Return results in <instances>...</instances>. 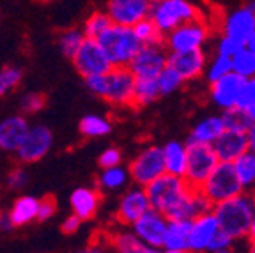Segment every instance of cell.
<instances>
[{
    "label": "cell",
    "mask_w": 255,
    "mask_h": 253,
    "mask_svg": "<svg viewBox=\"0 0 255 253\" xmlns=\"http://www.w3.org/2000/svg\"><path fill=\"white\" fill-rule=\"evenodd\" d=\"M236 107L243 108L248 114H255V76L245 80L243 89H241V94H239L238 105H236Z\"/></svg>",
    "instance_id": "ab89813d"
},
{
    "label": "cell",
    "mask_w": 255,
    "mask_h": 253,
    "mask_svg": "<svg viewBox=\"0 0 255 253\" xmlns=\"http://www.w3.org/2000/svg\"><path fill=\"white\" fill-rule=\"evenodd\" d=\"M96 41L100 43L112 66H128L143 46L131 27L116 23H112Z\"/></svg>",
    "instance_id": "3957f363"
},
{
    "label": "cell",
    "mask_w": 255,
    "mask_h": 253,
    "mask_svg": "<svg viewBox=\"0 0 255 253\" xmlns=\"http://www.w3.org/2000/svg\"><path fill=\"white\" fill-rule=\"evenodd\" d=\"M161 98L156 78H136L135 92H133V107L143 108L152 105Z\"/></svg>",
    "instance_id": "f1b7e54d"
},
{
    "label": "cell",
    "mask_w": 255,
    "mask_h": 253,
    "mask_svg": "<svg viewBox=\"0 0 255 253\" xmlns=\"http://www.w3.org/2000/svg\"><path fill=\"white\" fill-rule=\"evenodd\" d=\"M234 172L238 175V181L245 191H252L255 186V152L250 149L245 150L243 154L232 161Z\"/></svg>",
    "instance_id": "83f0119b"
},
{
    "label": "cell",
    "mask_w": 255,
    "mask_h": 253,
    "mask_svg": "<svg viewBox=\"0 0 255 253\" xmlns=\"http://www.w3.org/2000/svg\"><path fill=\"white\" fill-rule=\"evenodd\" d=\"M232 245H234V239H232L231 236H227L225 232H222V230H218L216 236L213 238V241L209 243L207 253H213V252H216V250H223V248H232Z\"/></svg>",
    "instance_id": "bcb514c9"
},
{
    "label": "cell",
    "mask_w": 255,
    "mask_h": 253,
    "mask_svg": "<svg viewBox=\"0 0 255 253\" xmlns=\"http://www.w3.org/2000/svg\"><path fill=\"white\" fill-rule=\"evenodd\" d=\"M250 131H255V114H252V129Z\"/></svg>",
    "instance_id": "11a10c76"
},
{
    "label": "cell",
    "mask_w": 255,
    "mask_h": 253,
    "mask_svg": "<svg viewBox=\"0 0 255 253\" xmlns=\"http://www.w3.org/2000/svg\"><path fill=\"white\" fill-rule=\"evenodd\" d=\"M44 105H46V96L41 92H27L20 101V108L23 114H37L43 110Z\"/></svg>",
    "instance_id": "60d3db41"
},
{
    "label": "cell",
    "mask_w": 255,
    "mask_h": 253,
    "mask_svg": "<svg viewBox=\"0 0 255 253\" xmlns=\"http://www.w3.org/2000/svg\"><path fill=\"white\" fill-rule=\"evenodd\" d=\"M53 145V133L48 126L36 124L28 127L23 142L14 150L16 159L20 163H37L50 152Z\"/></svg>",
    "instance_id": "30bf717a"
},
{
    "label": "cell",
    "mask_w": 255,
    "mask_h": 253,
    "mask_svg": "<svg viewBox=\"0 0 255 253\" xmlns=\"http://www.w3.org/2000/svg\"><path fill=\"white\" fill-rule=\"evenodd\" d=\"M186 170H184L183 177L186 179L191 188L199 190L202 182L207 179V175L218 165L220 159L216 158L213 145H206V143L186 142Z\"/></svg>",
    "instance_id": "52a82bcc"
},
{
    "label": "cell",
    "mask_w": 255,
    "mask_h": 253,
    "mask_svg": "<svg viewBox=\"0 0 255 253\" xmlns=\"http://www.w3.org/2000/svg\"><path fill=\"white\" fill-rule=\"evenodd\" d=\"M255 28V0H248L243 7L229 12L223 18L222 36L229 37L239 46H245Z\"/></svg>",
    "instance_id": "7c38bea8"
},
{
    "label": "cell",
    "mask_w": 255,
    "mask_h": 253,
    "mask_svg": "<svg viewBox=\"0 0 255 253\" xmlns=\"http://www.w3.org/2000/svg\"><path fill=\"white\" fill-rule=\"evenodd\" d=\"M239 48H243V46H239L238 43H234L232 39H229V37H225V36L220 34L218 41H216L215 53H218V55H225V57H232L236 52H238Z\"/></svg>",
    "instance_id": "f6af8a7d"
},
{
    "label": "cell",
    "mask_w": 255,
    "mask_h": 253,
    "mask_svg": "<svg viewBox=\"0 0 255 253\" xmlns=\"http://www.w3.org/2000/svg\"><path fill=\"white\" fill-rule=\"evenodd\" d=\"M252 195H254V197H255V186H254V190H252Z\"/></svg>",
    "instance_id": "680465c9"
},
{
    "label": "cell",
    "mask_w": 255,
    "mask_h": 253,
    "mask_svg": "<svg viewBox=\"0 0 255 253\" xmlns=\"http://www.w3.org/2000/svg\"><path fill=\"white\" fill-rule=\"evenodd\" d=\"M243 83H245L243 76H239L234 71H231L225 76H222V78H218L216 82L209 83V98L222 110L234 108L238 105Z\"/></svg>",
    "instance_id": "d6986e66"
},
{
    "label": "cell",
    "mask_w": 255,
    "mask_h": 253,
    "mask_svg": "<svg viewBox=\"0 0 255 253\" xmlns=\"http://www.w3.org/2000/svg\"><path fill=\"white\" fill-rule=\"evenodd\" d=\"M149 18L163 34H168L179 25L200 18V11L188 0H151Z\"/></svg>",
    "instance_id": "277c9868"
},
{
    "label": "cell",
    "mask_w": 255,
    "mask_h": 253,
    "mask_svg": "<svg viewBox=\"0 0 255 253\" xmlns=\"http://www.w3.org/2000/svg\"><path fill=\"white\" fill-rule=\"evenodd\" d=\"M135 76L128 66H112L105 73V96L103 99L114 107H133Z\"/></svg>",
    "instance_id": "ba28073f"
},
{
    "label": "cell",
    "mask_w": 255,
    "mask_h": 253,
    "mask_svg": "<svg viewBox=\"0 0 255 253\" xmlns=\"http://www.w3.org/2000/svg\"><path fill=\"white\" fill-rule=\"evenodd\" d=\"M78 131L82 136L85 138H100V136H105L112 131V123L105 117H100V115H85L84 119L80 121L78 124Z\"/></svg>",
    "instance_id": "f546056e"
},
{
    "label": "cell",
    "mask_w": 255,
    "mask_h": 253,
    "mask_svg": "<svg viewBox=\"0 0 255 253\" xmlns=\"http://www.w3.org/2000/svg\"><path fill=\"white\" fill-rule=\"evenodd\" d=\"M213 253H232V248H223V250H216Z\"/></svg>",
    "instance_id": "db71d44e"
},
{
    "label": "cell",
    "mask_w": 255,
    "mask_h": 253,
    "mask_svg": "<svg viewBox=\"0 0 255 253\" xmlns=\"http://www.w3.org/2000/svg\"><path fill=\"white\" fill-rule=\"evenodd\" d=\"M213 214L218 220L220 230L234 241L248 238L255 214V197L252 191H241L236 197L213 206Z\"/></svg>",
    "instance_id": "7a4b0ae2"
},
{
    "label": "cell",
    "mask_w": 255,
    "mask_h": 253,
    "mask_svg": "<svg viewBox=\"0 0 255 253\" xmlns=\"http://www.w3.org/2000/svg\"><path fill=\"white\" fill-rule=\"evenodd\" d=\"M232 71V64H231V57H225V55H218L215 53L209 62L206 64V69H204V75H206L207 82L213 83L216 82L218 78L225 76L227 73Z\"/></svg>",
    "instance_id": "f35d334b"
},
{
    "label": "cell",
    "mask_w": 255,
    "mask_h": 253,
    "mask_svg": "<svg viewBox=\"0 0 255 253\" xmlns=\"http://www.w3.org/2000/svg\"><path fill=\"white\" fill-rule=\"evenodd\" d=\"M73 66L75 69L84 76H92V75H103L112 67L110 60L107 59L105 52L101 50L100 43L92 37H85L80 44V48L76 50L75 57H73Z\"/></svg>",
    "instance_id": "8fae6325"
},
{
    "label": "cell",
    "mask_w": 255,
    "mask_h": 253,
    "mask_svg": "<svg viewBox=\"0 0 255 253\" xmlns=\"http://www.w3.org/2000/svg\"><path fill=\"white\" fill-rule=\"evenodd\" d=\"M80 223H82V220H80L76 214H71V216H68L62 222V227H60V230H62V234L69 236V234H75L76 230L80 229Z\"/></svg>",
    "instance_id": "7dc6e473"
},
{
    "label": "cell",
    "mask_w": 255,
    "mask_h": 253,
    "mask_svg": "<svg viewBox=\"0 0 255 253\" xmlns=\"http://www.w3.org/2000/svg\"><path fill=\"white\" fill-rule=\"evenodd\" d=\"M248 239H250V246H254V248H255V229L250 230V234H248Z\"/></svg>",
    "instance_id": "f5cc1de1"
},
{
    "label": "cell",
    "mask_w": 255,
    "mask_h": 253,
    "mask_svg": "<svg viewBox=\"0 0 255 253\" xmlns=\"http://www.w3.org/2000/svg\"><path fill=\"white\" fill-rule=\"evenodd\" d=\"M55 213H57V200L53 195H46V197L37 200V214H36L37 222H46V220L55 216Z\"/></svg>",
    "instance_id": "b9f144b4"
},
{
    "label": "cell",
    "mask_w": 255,
    "mask_h": 253,
    "mask_svg": "<svg viewBox=\"0 0 255 253\" xmlns=\"http://www.w3.org/2000/svg\"><path fill=\"white\" fill-rule=\"evenodd\" d=\"M110 25H112V20H110V16L107 14V11H94L87 20H85L82 32H84L85 37L98 39Z\"/></svg>",
    "instance_id": "d590c367"
},
{
    "label": "cell",
    "mask_w": 255,
    "mask_h": 253,
    "mask_svg": "<svg viewBox=\"0 0 255 253\" xmlns=\"http://www.w3.org/2000/svg\"><path fill=\"white\" fill-rule=\"evenodd\" d=\"M28 127V121L23 115H11L0 121V149L5 152H14L23 142Z\"/></svg>",
    "instance_id": "44dd1931"
},
{
    "label": "cell",
    "mask_w": 255,
    "mask_h": 253,
    "mask_svg": "<svg viewBox=\"0 0 255 253\" xmlns=\"http://www.w3.org/2000/svg\"><path fill=\"white\" fill-rule=\"evenodd\" d=\"M69 200H71L73 214H76L82 222H89L100 209L101 193L96 188H78L71 193Z\"/></svg>",
    "instance_id": "7402d4cb"
},
{
    "label": "cell",
    "mask_w": 255,
    "mask_h": 253,
    "mask_svg": "<svg viewBox=\"0 0 255 253\" xmlns=\"http://www.w3.org/2000/svg\"><path fill=\"white\" fill-rule=\"evenodd\" d=\"M156 83H158L159 96H170L183 87L184 80L181 78L179 73L174 71L170 66H165L163 69L159 71V75L156 76Z\"/></svg>",
    "instance_id": "e575fe53"
},
{
    "label": "cell",
    "mask_w": 255,
    "mask_h": 253,
    "mask_svg": "<svg viewBox=\"0 0 255 253\" xmlns=\"http://www.w3.org/2000/svg\"><path fill=\"white\" fill-rule=\"evenodd\" d=\"M213 149H215L216 158L220 161L232 163L236 158L243 154L245 150H248V133L234 129H223V133L213 143Z\"/></svg>",
    "instance_id": "ffe728a7"
},
{
    "label": "cell",
    "mask_w": 255,
    "mask_h": 253,
    "mask_svg": "<svg viewBox=\"0 0 255 253\" xmlns=\"http://www.w3.org/2000/svg\"><path fill=\"white\" fill-rule=\"evenodd\" d=\"M151 9V0H108L107 14L112 23L133 27L140 20L147 18Z\"/></svg>",
    "instance_id": "5bb4252c"
},
{
    "label": "cell",
    "mask_w": 255,
    "mask_h": 253,
    "mask_svg": "<svg viewBox=\"0 0 255 253\" xmlns=\"http://www.w3.org/2000/svg\"><path fill=\"white\" fill-rule=\"evenodd\" d=\"M131 28L142 44H163L165 34L156 27L154 21H152L149 16L143 18V20H140L138 23H135Z\"/></svg>",
    "instance_id": "836d02e7"
},
{
    "label": "cell",
    "mask_w": 255,
    "mask_h": 253,
    "mask_svg": "<svg viewBox=\"0 0 255 253\" xmlns=\"http://www.w3.org/2000/svg\"><path fill=\"white\" fill-rule=\"evenodd\" d=\"M158 253H190L188 250H168V248H159Z\"/></svg>",
    "instance_id": "816d5d0a"
},
{
    "label": "cell",
    "mask_w": 255,
    "mask_h": 253,
    "mask_svg": "<svg viewBox=\"0 0 255 253\" xmlns=\"http://www.w3.org/2000/svg\"><path fill=\"white\" fill-rule=\"evenodd\" d=\"M0 227H2V214H0Z\"/></svg>",
    "instance_id": "91938a15"
},
{
    "label": "cell",
    "mask_w": 255,
    "mask_h": 253,
    "mask_svg": "<svg viewBox=\"0 0 255 253\" xmlns=\"http://www.w3.org/2000/svg\"><path fill=\"white\" fill-rule=\"evenodd\" d=\"M151 209L163 214L167 220H193L199 214L209 213L213 204L191 188L184 177L161 174L145 186Z\"/></svg>",
    "instance_id": "6da1fadb"
},
{
    "label": "cell",
    "mask_w": 255,
    "mask_h": 253,
    "mask_svg": "<svg viewBox=\"0 0 255 253\" xmlns=\"http://www.w3.org/2000/svg\"><path fill=\"white\" fill-rule=\"evenodd\" d=\"M76 253H114L110 246H103L101 243H94V245H89L85 248L78 250Z\"/></svg>",
    "instance_id": "c3c4849f"
},
{
    "label": "cell",
    "mask_w": 255,
    "mask_h": 253,
    "mask_svg": "<svg viewBox=\"0 0 255 253\" xmlns=\"http://www.w3.org/2000/svg\"><path fill=\"white\" fill-rule=\"evenodd\" d=\"M128 174L136 186H147L156 177L165 174L163 150L159 145H149L142 149L128 166Z\"/></svg>",
    "instance_id": "9c48e42d"
},
{
    "label": "cell",
    "mask_w": 255,
    "mask_h": 253,
    "mask_svg": "<svg viewBox=\"0 0 255 253\" xmlns=\"http://www.w3.org/2000/svg\"><path fill=\"white\" fill-rule=\"evenodd\" d=\"M248 149L255 152V131H248Z\"/></svg>",
    "instance_id": "681fc988"
},
{
    "label": "cell",
    "mask_w": 255,
    "mask_h": 253,
    "mask_svg": "<svg viewBox=\"0 0 255 253\" xmlns=\"http://www.w3.org/2000/svg\"><path fill=\"white\" fill-rule=\"evenodd\" d=\"M199 190L213 206L245 191L239 184L232 163L227 161H218V165L213 168L211 174L207 175V179L202 182V186Z\"/></svg>",
    "instance_id": "5b68a950"
},
{
    "label": "cell",
    "mask_w": 255,
    "mask_h": 253,
    "mask_svg": "<svg viewBox=\"0 0 255 253\" xmlns=\"http://www.w3.org/2000/svg\"><path fill=\"white\" fill-rule=\"evenodd\" d=\"M223 129L225 126H223L222 115H207L191 127L190 134H188V142L213 145L216 138L223 133Z\"/></svg>",
    "instance_id": "603a6c76"
},
{
    "label": "cell",
    "mask_w": 255,
    "mask_h": 253,
    "mask_svg": "<svg viewBox=\"0 0 255 253\" xmlns=\"http://www.w3.org/2000/svg\"><path fill=\"white\" fill-rule=\"evenodd\" d=\"M222 121L225 129L245 131V133H248L252 129V114H248V112H245L243 108L239 107L223 110Z\"/></svg>",
    "instance_id": "d6a6232c"
},
{
    "label": "cell",
    "mask_w": 255,
    "mask_h": 253,
    "mask_svg": "<svg viewBox=\"0 0 255 253\" xmlns=\"http://www.w3.org/2000/svg\"><path fill=\"white\" fill-rule=\"evenodd\" d=\"M121 161H123V152L119 149H116V147H108L100 154L98 165L101 168H112V166L121 165Z\"/></svg>",
    "instance_id": "ee69618b"
},
{
    "label": "cell",
    "mask_w": 255,
    "mask_h": 253,
    "mask_svg": "<svg viewBox=\"0 0 255 253\" xmlns=\"http://www.w3.org/2000/svg\"><path fill=\"white\" fill-rule=\"evenodd\" d=\"M147 209H151V204H149L145 188L143 186L129 188L121 197L119 206H117L116 211V220L123 227H131Z\"/></svg>",
    "instance_id": "e0dca14e"
},
{
    "label": "cell",
    "mask_w": 255,
    "mask_h": 253,
    "mask_svg": "<svg viewBox=\"0 0 255 253\" xmlns=\"http://www.w3.org/2000/svg\"><path fill=\"white\" fill-rule=\"evenodd\" d=\"M232 71L236 75L243 76L245 80L255 76V52L250 48L243 46L231 57Z\"/></svg>",
    "instance_id": "1f68e13d"
},
{
    "label": "cell",
    "mask_w": 255,
    "mask_h": 253,
    "mask_svg": "<svg viewBox=\"0 0 255 253\" xmlns=\"http://www.w3.org/2000/svg\"><path fill=\"white\" fill-rule=\"evenodd\" d=\"M84 39L85 36L80 28H68V30H64L59 37V48L60 52H62V55L66 59H73Z\"/></svg>",
    "instance_id": "8d00e7d4"
},
{
    "label": "cell",
    "mask_w": 255,
    "mask_h": 253,
    "mask_svg": "<svg viewBox=\"0 0 255 253\" xmlns=\"http://www.w3.org/2000/svg\"><path fill=\"white\" fill-rule=\"evenodd\" d=\"M211 37V27L202 16L197 20L186 21L177 28L165 34L163 46L167 52H191V50H200L206 46V43Z\"/></svg>",
    "instance_id": "8992f818"
},
{
    "label": "cell",
    "mask_w": 255,
    "mask_h": 253,
    "mask_svg": "<svg viewBox=\"0 0 255 253\" xmlns=\"http://www.w3.org/2000/svg\"><path fill=\"white\" fill-rule=\"evenodd\" d=\"M191 220H168L163 236V246L168 250H188V234Z\"/></svg>",
    "instance_id": "4316f807"
},
{
    "label": "cell",
    "mask_w": 255,
    "mask_h": 253,
    "mask_svg": "<svg viewBox=\"0 0 255 253\" xmlns=\"http://www.w3.org/2000/svg\"><path fill=\"white\" fill-rule=\"evenodd\" d=\"M23 80V69L18 66H5L0 69V98L14 91Z\"/></svg>",
    "instance_id": "74e56055"
},
{
    "label": "cell",
    "mask_w": 255,
    "mask_h": 253,
    "mask_svg": "<svg viewBox=\"0 0 255 253\" xmlns=\"http://www.w3.org/2000/svg\"><path fill=\"white\" fill-rule=\"evenodd\" d=\"M255 229V214H254V220H252V229L250 230H254Z\"/></svg>",
    "instance_id": "9f6ffc18"
},
{
    "label": "cell",
    "mask_w": 255,
    "mask_h": 253,
    "mask_svg": "<svg viewBox=\"0 0 255 253\" xmlns=\"http://www.w3.org/2000/svg\"><path fill=\"white\" fill-rule=\"evenodd\" d=\"M108 246L114 253H158V248L145 245L140 241L131 230H119V232L110 234Z\"/></svg>",
    "instance_id": "cb8c5ba5"
},
{
    "label": "cell",
    "mask_w": 255,
    "mask_h": 253,
    "mask_svg": "<svg viewBox=\"0 0 255 253\" xmlns=\"http://www.w3.org/2000/svg\"><path fill=\"white\" fill-rule=\"evenodd\" d=\"M28 182V174L21 168V166H16L5 177V184H7L9 190H21L25 188V184Z\"/></svg>",
    "instance_id": "7bdbcfd3"
},
{
    "label": "cell",
    "mask_w": 255,
    "mask_h": 253,
    "mask_svg": "<svg viewBox=\"0 0 255 253\" xmlns=\"http://www.w3.org/2000/svg\"><path fill=\"white\" fill-rule=\"evenodd\" d=\"M248 253H255V248H254V246H250V252H248Z\"/></svg>",
    "instance_id": "6f0895ef"
},
{
    "label": "cell",
    "mask_w": 255,
    "mask_h": 253,
    "mask_svg": "<svg viewBox=\"0 0 255 253\" xmlns=\"http://www.w3.org/2000/svg\"><path fill=\"white\" fill-rule=\"evenodd\" d=\"M247 48H250V50H254L255 52V28H254V32L250 34V37H248V41H247V44H245Z\"/></svg>",
    "instance_id": "f907efd6"
},
{
    "label": "cell",
    "mask_w": 255,
    "mask_h": 253,
    "mask_svg": "<svg viewBox=\"0 0 255 253\" xmlns=\"http://www.w3.org/2000/svg\"><path fill=\"white\" fill-rule=\"evenodd\" d=\"M163 163H165V172L177 177H183L184 170H186V143L179 142V140H170L163 147Z\"/></svg>",
    "instance_id": "d4e9b609"
},
{
    "label": "cell",
    "mask_w": 255,
    "mask_h": 253,
    "mask_svg": "<svg viewBox=\"0 0 255 253\" xmlns=\"http://www.w3.org/2000/svg\"><path fill=\"white\" fill-rule=\"evenodd\" d=\"M167 218L154 209H147L142 216L131 225V232L135 234L140 241L152 248H161L163 246V236L167 229Z\"/></svg>",
    "instance_id": "9a60e30c"
},
{
    "label": "cell",
    "mask_w": 255,
    "mask_h": 253,
    "mask_svg": "<svg viewBox=\"0 0 255 253\" xmlns=\"http://www.w3.org/2000/svg\"><path fill=\"white\" fill-rule=\"evenodd\" d=\"M128 179H129L128 170L121 165H117L112 166V168H103V172L98 177V186L107 191H117L126 186Z\"/></svg>",
    "instance_id": "4dcf8cb0"
},
{
    "label": "cell",
    "mask_w": 255,
    "mask_h": 253,
    "mask_svg": "<svg viewBox=\"0 0 255 253\" xmlns=\"http://www.w3.org/2000/svg\"><path fill=\"white\" fill-rule=\"evenodd\" d=\"M37 200L39 198L25 195V197H20L12 204L11 211L7 214V222L11 225V229H20V227L28 225L32 220H36Z\"/></svg>",
    "instance_id": "484cf974"
},
{
    "label": "cell",
    "mask_w": 255,
    "mask_h": 253,
    "mask_svg": "<svg viewBox=\"0 0 255 253\" xmlns=\"http://www.w3.org/2000/svg\"><path fill=\"white\" fill-rule=\"evenodd\" d=\"M167 48L163 44H143L128 64L135 78H156L167 66Z\"/></svg>",
    "instance_id": "4fadbf2b"
},
{
    "label": "cell",
    "mask_w": 255,
    "mask_h": 253,
    "mask_svg": "<svg viewBox=\"0 0 255 253\" xmlns=\"http://www.w3.org/2000/svg\"><path fill=\"white\" fill-rule=\"evenodd\" d=\"M218 230H220L218 220L213 214V211L193 218L190 225V234H188V252L207 253L209 243L213 241V238L216 236Z\"/></svg>",
    "instance_id": "2e32d148"
},
{
    "label": "cell",
    "mask_w": 255,
    "mask_h": 253,
    "mask_svg": "<svg viewBox=\"0 0 255 253\" xmlns=\"http://www.w3.org/2000/svg\"><path fill=\"white\" fill-rule=\"evenodd\" d=\"M207 64V53L204 48L200 50H191V52H168L167 66H170L174 71L179 73L184 82H191L204 75Z\"/></svg>",
    "instance_id": "ac0fdd59"
}]
</instances>
